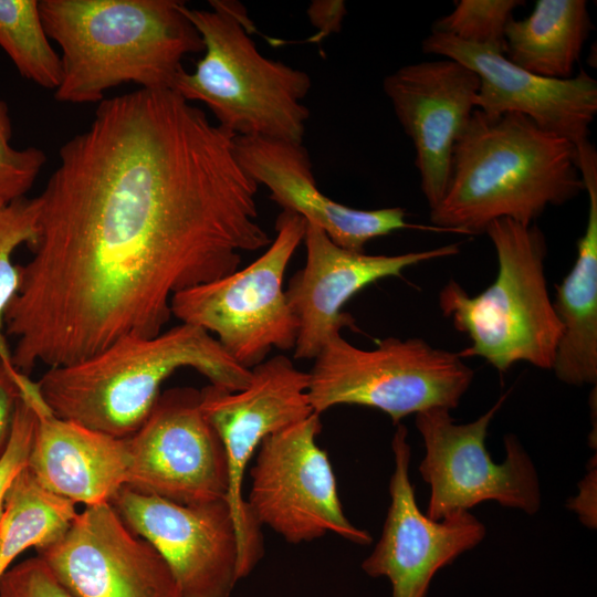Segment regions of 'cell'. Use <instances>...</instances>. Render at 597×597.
Segmentation results:
<instances>
[{"label":"cell","mask_w":597,"mask_h":597,"mask_svg":"<svg viewBox=\"0 0 597 597\" xmlns=\"http://www.w3.org/2000/svg\"><path fill=\"white\" fill-rule=\"evenodd\" d=\"M305 220L282 210L269 248L242 270L176 293L171 315L214 334L240 366L251 369L272 348L293 349L297 320L283 290L286 268L303 242Z\"/></svg>","instance_id":"obj_8"},{"label":"cell","mask_w":597,"mask_h":597,"mask_svg":"<svg viewBox=\"0 0 597 597\" xmlns=\"http://www.w3.org/2000/svg\"><path fill=\"white\" fill-rule=\"evenodd\" d=\"M36 555L76 597H180L165 559L109 502L85 506Z\"/></svg>","instance_id":"obj_14"},{"label":"cell","mask_w":597,"mask_h":597,"mask_svg":"<svg viewBox=\"0 0 597 597\" xmlns=\"http://www.w3.org/2000/svg\"><path fill=\"white\" fill-rule=\"evenodd\" d=\"M422 51L462 63L480 78L476 108L489 115L520 113L576 147L588 140L597 113V82L580 70L569 78L538 76L504 54L431 32Z\"/></svg>","instance_id":"obj_18"},{"label":"cell","mask_w":597,"mask_h":597,"mask_svg":"<svg viewBox=\"0 0 597 597\" xmlns=\"http://www.w3.org/2000/svg\"><path fill=\"white\" fill-rule=\"evenodd\" d=\"M161 555L180 597H230L238 578V540L227 499L185 505L126 485L109 501Z\"/></svg>","instance_id":"obj_13"},{"label":"cell","mask_w":597,"mask_h":597,"mask_svg":"<svg viewBox=\"0 0 597 597\" xmlns=\"http://www.w3.org/2000/svg\"><path fill=\"white\" fill-rule=\"evenodd\" d=\"M185 367L231 391L251 379L213 335L180 323L154 337L123 336L83 360L50 367L36 383L55 416L125 439L150 415L161 384Z\"/></svg>","instance_id":"obj_4"},{"label":"cell","mask_w":597,"mask_h":597,"mask_svg":"<svg viewBox=\"0 0 597 597\" xmlns=\"http://www.w3.org/2000/svg\"><path fill=\"white\" fill-rule=\"evenodd\" d=\"M308 373V398L321 415L338 405L376 408L395 425L431 408H457L473 370L459 353L436 348L421 338L388 337L373 349L334 336Z\"/></svg>","instance_id":"obj_7"},{"label":"cell","mask_w":597,"mask_h":597,"mask_svg":"<svg viewBox=\"0 0 597 597\" xmlns=\"http://www.w3.org/2000/svg\"><path fill=\"white\" fill-rule=\"evenodd\" d=\"M0 597H76L38 555L11 566L0 578Z\"/></svg>","instance_id":"obj_28"},{"label":"cell","mask_w":597,"mask_h":597,"mask_svg":"<svg viewBox=\"0 0 597 597\" xmlns=\"http://www.w3.org/2000/svg\"><path fill=\"white\" fill-rule=\"evenodd\" d=\"M209 6H184L205 54L192 72L180 71L172 90L190 103L205 104L217 124L235 136L302 143L310 75L261 54L250 36L253 21L239 1L210 0Z\"/></svg>","instance_id":"obj_5"},{"label":"cell","mask_w":597,"mask_h":597,"mask_svg":"<svg viewBox=\"0 0 597 597\" xmlns=\"http://www.w3.org/2000/svg\"><path fill=\"white\" fill-rule=\"evenodd\" d=\"M576 149L588 218L576 261L556 286L553 306L563 333L552 369L561 381L582 386L597 381V154L589 142Z\"/></svg>","instance_id":"obj_21"},{"label":"cell","mask_w":597,"mask_h":597,"mask_svg":"<svg viewBox=\"0 0 597 597\" xmlns=\"http://www.w3.org/2000/svg\"><path fill=\"white\" fill-rule=\"evenodd\" d=\"M251 370L247 387L231 391L209 385L200 391V407L224 448L230 505L238 540V578L247 577L263 555L260 525L243 498L245 469L270 434L301 421L314 410L308 398V373L285 355H276Z\"/></svg>","instance_id":"obj_11"},{"label":"cell","mask_w":597,"mask_h":597,"mask_svg":"<svg viewBox=\"0 0 597 597\" xmlns=\"http://www.w3.org/2000/svg\"><path fill=\"white\" fill-rule=\"evenodd\" d=\"M501 398L482 416L455 423L447 408L416 413V427L426 448L419 465L430 486L427 516L440 521L483 501L533 515L541 507L540 480L534 463L519 439L504 437L505 460L495 463L486 447L488 428L504 402Z\"/></svg>","instance_id":"obj_9"},{"label":"cell","mask_w":597,"mask_h":597,"mask_svg":"<svg viewBox=\"0 0 597 597\" xmlns=\"http://www.w3.org/2000/svg\"><path fill=\"white\" fill-rule=\"evenodd\" d=\"M77 514L75 504L44 489L25 467L9 486L0 520V578L25 549L59 538Z\"/></svg>","instance_id":"obj_23"},{"label":"cell","mask_w":597,"mask_h":597,"mask_svg":"<svg viewBox=\"0 0 597 597\" xmlns=\"http://www.w3.org/2000/svg\"><path fill=\"white\" fill-rule=\"evenodd\" d=\"M0 46L22 77L49 90L60 86L61 56L49 42L38 0H0Z\"/></svg>","instance_id":"obj_24"},{"label":"cell","mask_w":597,"mask_h":597,"mask_svg":"<svg viewBox=\"0 0 597 597\" xmlns=\"http://www.w3.org/2000/svg\"><path fill=\"white\" fill-rule=\"evenodd\" d=\"M521 0H460L439 19L432 32L504 54L505 29Z\"/></svg>","instance_id":"obj_26"},{"label":"cell","mask_w":597,"mask_h":597,"mask_svg":"<svg viewBox=\"0 0 597 597\" xmlns=\"http://www.w3.org/2000/svg\"><path fill=\"white\" fill-rule=\"evenodd\" d=\"M35 422L33 408L19 395L10 440L0 459V520L8 489L18 473L27 467Z\"/></svg>","instance_id":"obj_29"},{"label":"cell","mask_w":597,"mask_h":597,"mask_svg":"<svg viewBox=\"0 0 597 597\" xmlns=\"http://www.w3.org/2000/svg\"><path fill=\"white\" fill-rule=\"evenodd\" d=\"M383 88L415 148L422 193L436 208L446 195L454 146L476 109L480 78L451 59L401 66Z\"/></svg>","instance_id":"obj_16"},{"label":"cell","mask_w":597,"mask_h":597,"mask_svg":"<svg viewBox=\"0 0 597 597\" xmlns=\"http://www.w3.org/2000/svg\"><path fill=\"white\" fill-rule=\"evenodd\" d=\"M189 387L160 394L143 426L129 438L126 486L179 504L227 499L229 471L223 444Z\"/></svg>","instance_id":"obj_12"},{"label":"cell","mask_w":597,"mask_h":597,"mask_svg":"<svg viewBox=\"0 0 597 597\" xmlns=\"http://www.w3.org/2000/svg\"><path fill=\"white\" fill-rule=\"evenodd\" d=\"M36 422L27 468L48 491L85 506L109 502L126 484L127 438H115L55 416L38 383L19 389Z\"/></svg>","instance_id":"obj_20"},{"label":"cell","mask_w":597,"mask_h":597,"mask_svg":"<svg viewBox=\"0 0 597 597\" xmlns=\"http://www.w3.org/2000/svg\"><path fill=\"white\" fill-rule=\"evenodd\" d=\"M585 0H537L532 13L505 29V57L548 78H569L591 30Z\"/></svg>","instance_id":"obj_22"},{"label":"cell","mask_w":597,"mask_h":597,"mask_svg":"<svg viewBox=\"0 0 597 597\" xmlns=\"http://www.w3.org/2000/svg\"><path fill=\"white\" fill-rule=\"evenodd\" d=\"M582 190L574 144L520 113L476 108L454 146L449 185L430 221L447 232L482 234L496 219L534 223Z\"/></svg>","instance_id":"obj_2"},{"label":"cell","mask_w":597,"mask_h":597,"mask_svg":"<svg viewBox=\"0 0 597 597\" xmlns=\"http://www.w3.org/2000/svg\"><path fill=\"white\" fill-rule=\"evenodd\" d=\"M177 0H40L49 39L61 48V103H100L123 83L172 90L202 39Z\"/></svg>","instance_id":"obj_3"},{"label":"cell","mask_w":597,"mask_h":597,"mask_svg":"<svg viewBox=\"0 0 597 597\" xmlns=\"http://www.w3.org/2000/svg\"><path fill=\"white\" fill-rule=\"evenodd\" d=\"M22 374L14 377L0 362V459L10 440L19 400V390L15 384Z\"/></svg>","instance_id":"obj_31"},{"label":"cell","mask_w":597,"mask_h":597,"mask_svg":"<svg viewBox=\"0 0 597 597\" xmlns=\"http://www.w3.org/2000/svg\"><path fill=\"white\" fill-rule=\"evenodd\" d=\"M306 222V221H305ZM306 261L290 280L285 295L297 320L295 359H315L344 327H354L343 306L367 285L400 276L415 264L455 255L459 243L398 255H370L335 244L318 227L305 224Z\"/></svg>","instance_id":"obj_17"},{"label":"cell","mask_w":597,"mask_h":597,"mask_svg":"<svg viewBox=\"0 0 597 597\" xmlns=\"http://www.w3.org/2000/svg\"><path fill=\"white\" fill-rule=\"evenodd\" d=\"M484 233L498 258L491 285L470 295L453 279L439 292V307L471 345L460 357H481L500 373L528 363L552 369L563 327L549 298L544 272L546 241L535 224L502 218Z\"/></svg>","instance_id":"obj_6"},{"label":"cell","mask_w":597,"mask_h":597,"mask_svg":"<svg viewBox=\"0 0 597 597\" xmlns=\"http://www.w3.org/2000/svg\"><path fill=\"white\" fill-rule=\"evenodd\" d=\"M321 415L290 425L259 446L247 504L254 521L298 544L328 532L366 545L371 536L346 517L327 453L316 438Z\"/></svg>","instance_id":"obj_10"},{"label":"cell","mask_w":597,"mask_h":597,"mask_svg":"<svg viewBox=\"0 0 597 597\" xmlns=\"http://www.w3.org/2000/svg\"><path fill=\"white\" fill-rule=\"evenodd\" d=\"M401 423L392 437L395 470L389 482L390 505L381 536L363 570L371 577H386L392 597H426L436 573L476 546L485 526L469 511H459L440 521L423 514L409 479L410 446Z\"/></svg>","instance_id":"obj_15"},{"label":"cell","mask_w":597,"mask_h":597,"mask_svg":"<svg viewBox=\"0 0 597 597\" xmlns=\"http://www.w3.org/2000/svg\"><path fill=\"white\" fill-rule=\"evenodd\" d=\"M11 138L9 107L0 100V206L25 197L46 161L42 149L34 146L17 149Z\"/></svg>","instance_id":"obj_27"},{"label":"cell","mask_w":597,"mask_h":597,"mask_svg":"<svg viewBox=\"0 0 597 597\" xmlns=\"http://www.w3.org/2000/svg\"><path fill=\"white\" fill-rule=\"evenodd\" d=\"M346 12V4L342 0L312 1L306 14L317 32L310 38V42H320L329 34L339 32Z\"/></svg>","instance_id":"obj_30"},{"label":"cell","mask_w":597,"mask_h":597,"mask_svg":"<svg viewBox=\"0 0 597 597\" xmlns=\"http://www.w3.org/2000/svg\"><path fill=\"white\" fill-rule=\"evenodd\" d=\"M39 216L38 197H23L0 206V362L14 377L21 371L13 365L11 349L3 333L6 311L20 285V268L13 264L12 256L20 245L30 247L35 241Z\"/></svg>","instance_id":"obj_25"},{"label":"cell","mask_w":597,"mask_h":597,"mask_svg":"<svg viewBox=\"0 0 597 597\" xmlns=\"http://www.w3.org/2000/svg\"><path fill=\"white\" fill-rule=\"evenodd\" d=\"M235 135L170 88L98 103L38 196L32 258L4 314L17 370L154 337L171 297L238 270L271 243Z\"/></svg>","instance_id":"obj_1"},{"label":"cell","mask_w":597,"mask_h":597,"mask_svg":"<svg viewBox=\"0 0 597 597\" xmlns=\"http://www.w3.org/2000/svg\"><path fill=\"white\" fill-rule=\"evenodd\" d=\"M234 150L242 168L258 185L268 188L274 202L318 227L344 249L364 252L368 241L404 229L446 232L406 221V211L399 207L363 210L328 198L316 185L302 143L235 136Z\"/></svg>","instance_id":"obj_19"}]
</instances>
